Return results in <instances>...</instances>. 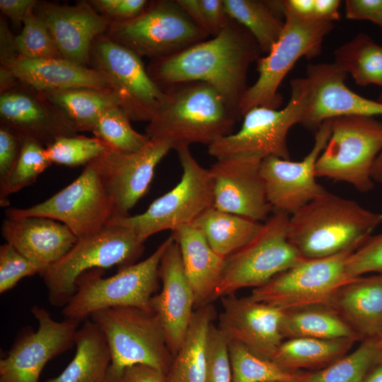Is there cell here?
Masks as SVG:
<instances>
[{
    "mask_svg": "<svg viewBox=\"0 0 382 382\" xmlns=\"http://www.w3.org/2000/svg\"><path fill=\"white\" fill-rule=\"evenodd\" d=\"M158 276L162 289L151 298V306L161 323L174 357L195 311V295L184 270L179 246L173 236L161 257Z\"/></svg>",
    "mask_w": 382,
    "mask_h": 382,
    "instance_id": "obj_24",
    "label": "cell"
},
{
    "mask_svg": "<svg viewBox=\"0 0 382 382\" xmlns=\"http://www.w3.org/2000/svg\"><path fill=\"white\" fill-rule=\"evenodd\" d=\"M191 18L209 36L218 35L224 27L227 16L223 0H177Z\"/></svg>",
    "mask_w": 382,
    "mask_h": 382,
    "instance_id": "obj_43",
    "label": "cell"
},
{
    "mask_svg": "<svg viewBox=\"0 0 382 382\" xmlns=\"http://www.w3.org/2000/svg\"><path fill=\"white\" fill-rule=\"evenodd\" d=\"M15 47L18 56L28 59L62 57L47 25L34 10L23 19L22 31L15 37Z\"/></svg>",
    "mask_w": 382,
    "mask_h": 382,
    "instance_id": "obj_42",
    "label": "cell"
},
{
    "mask_svg": "<svg viewBox=\"0 0 382 382\" xmlns=\"http://www.w3.org/2000/svg\"><path fill=\"white\" fill-rule=\"evenodd\" d=\"M0 120L1 127L45 147L59 137L78 132L61 110L41 93L19 81L1 93Z\"/></svg>",
    "mask_w": 382,
    "mask_h": 382,
    "instance_id": "obj_20",
    "label": "cell"
},
{
    "mask_svg": "<svg viewBox=\"0 0 382 382\" xmlns=\"http://www.w3.org/2000/svg\"><path fill=\"white\" fill-rule=\"evenodd\" d=\"M362 382H382V358L372 366Z\"/></svg>",
    "mask_w": 382,
    "mask_h": 382,
    "instance_id": "obj_54",
    "label": "cell"
},
{
    "mask_svg": "<svg viewBox=\"0 0 382 382\" xmlns=\"http://www.w3.org/2000/svg\"><path fill=\"white\" fill-rule=\"evenodd\" d=\"M204 382H232L227 341L213 323L209 335V357Z\"/></svg>",
    "mask_w": 382,
    "mask_h": 382,
    "instance_id": "obj_46",
    "label": "cell"
},
{
    "mask_svg": "<svg viewBox=\"0 0 382 382\" xmlns=\"http://www.w3.org/2000/svg\"><path fill=\"white\" fill-rule=\"evenodd\" d=\"M381 358L379 339L364 340L354 349L327 367L308 374L304 382H362Z\"/></svg>",
    "mask_w": 382,
    "mask_h": 382,
    "instance_id": "obj_38",
    "label": "cell"
},
{
    "mask_svg": "<svg viewBox=\"0 0 382 382\" xmlns=\"http://www.w3.org/2000/svg\"><path fill=\"white\" fill-rule=\"evenodd\" d=\"M232 382H304L308 374L286 370L236 342H227Z\"/></svg>",
    "mask_w": 382,
    "mask_h": 382,
    "instance_id": "obj_37",
    "label": "cell"
},
{
    "mask_svg": "<svg viewBox=\"0 0 382 382\" xmlns=\"http://www.w3.org/2000/svg\"><path fill=\"white\" fill-rule=\"evenodd\" d=\"M22 139L5 127L0 128V190L9 178L19 158Z\"/></svg>",
    "mask_w": 382,
    "mask_h": 382,
    "instance_id": "obj_48",
    "label": "cell"
},
{
    "mask_svg": "<svg viewBox=\"0 0 382 382\" xmlns=\"http://www.w3.org/2000/svg\"><path fill=\"white\" fill-rule=\"evenodd\" d=\"M340 2L338 0H315L314 18L332 23L337 21L340 19Z\"/></svg>",
    "mask_w": 382,
    "mask_h": 382,
    "instance_id": "obj_52",
    "label": "cell"
},
{
    "mask_svg": "<svg viewBox=\"0 0 382 382\" xmlns=\"http://www.w3.org/2000/svg\"><path fill=\"white\" fill-rule=\"evenodd\" d=\"M120 382H166V375L151 367L135 365L126 369Z\"/></svg>",
    "mask_w": 382,
    "mask_h": 382,
    "instance_id": "obj_51",
    "label": "cell"
},
{
    "mask_svg": "<svg viewBox=\"0 0 382 382\" xmlns=\"http://www.w3.org/2000/svg\"><path fill=\"white\" fill-rule=\"evenodd\" d=\"M376 25H379L381 28H382V14L379 18V20L378 21Z\"/></svg>",
    "mask_w": 382,
    "mask_h": 382,
    "instance_id": "obj_55",
    "label": "cell"
},
{
    "mask_svg": "<svg viewBox=\"0 0 382 382\" xmlns=\"http://www.w3.org/2000/svg\"><path fill=\"white\" fill-rule=\"evenodd\" d=\"M74 342L73 359L59 376L45 382H106L111 354L100 328L91 320H85Z\"/></svg>",
    "mask_w": 382,
    "mask_h": 382,
    "instance_id": "obj_30",
    "label": "cell"
},
{
    "mask_svg": "<svg viewBox=\"0 0 382 382\" xmlns=\"http://www.w3.org/2000/svg\"><path fill=\"white\" fill-rule=\"evenodd\" d=\"M281 35L269 53L257 61L258 77L243 94L238 107L240 116L258 106L278 109L282 103L280 83L301 57L318 56L333 23L315 18H300L284 13Z\"/></svg>",
    "mask_w": 382,
    "mask_h": 382,
    "instance_id": "obj_9",
    "label": "cell"
},
{
    "mask_svg": "<svg viewBox=\"0 0 382 382\" xmlns=\"http://www.w3.org/2000/svg\"><path fill=\"white\" fill-rule=\"evenodd\" d=\"M22 139L19 158L4 187L0 190L1 207L9 205V196L33 184L52 163L45 154V147L30 139Z\"/></svg>",
    "mask_w": 382,
    "mask_h": 382,
    "instance_id": "obj_40",
    "label": "cell"
},
{
    "mask_svg": "<svg viewBox=\"0 0 382 382\" xmlns=\"http://www.w3.org/2000/svg\"><path fill=\"white\" fill-rule=\"evenodd\" d=\"M346 272L351 279L368 273L382 274V232L371 236L348 256Z\"/></svg>",
    "mask_w": 382,
    "mask_h": 382,
    "instance_id": "obj_45",
    "label": "cell"
},
{
    "mask_svg": "<svg viewBox=\"0 0 382 382\" xmlns=\"http://www.w3.org/2000/svg\"><path fill=\"white\" fill-rule=\"evenodd\" d=\"M106 150V146L95 137L74 134L57 138L45 147V154L51 163L74 167L87 165Z\"/></svg>",
    "mask_w": 382,
    "mask_h": 382,
    "instance_id": "obj_41",
    "label": "cell"
},
{
    "mask_svg": "<svg viewBox=\"0 0 382 382\" xmlns=\"http://www.w3.org/2000/svg\"><path fill=\"white\" fill-rule=\"evenodd\" d=\"M163 90L166 99L146 128L150 139L169 140L175 149L193 143L209 146L232 134L240 115L209 84L190 81Z\"/></svg>",
    "mask_w": 382,
    "mask_h": 382,
    "instance_id": "obj_3",
    "label": "cell"
},
{
    "mask_svg": "<svg viewBox=\"0 0 382 382\" xmlns=\"http://www.w3.org/2000/svg\"><path fill=\"white\" fill-rule=\"evenodd\" d=\"M329 120L331 134L317 159L316 177L347 183L361 192L371 191L373 166L382 151V122L362 115Z\"/></svg>",
    "mask_w": 382,
    "mask_h": 382,
    "instance_id": "obj_10",
    "label": "cell"
},
{
    "mask_svg": "<svg viewBox=\"0 0 382 382\" xmlns=\"http://www.w3.org/2000/svg\"><path fill=\"white\" fill-rule=\"evenodd\" d=\"M1 64L18 55L15 47V37L8 29L6 23L1 21Z\"/></svg>",
    "mask_w": 382,
    "mask_h": 382,
    "instance_id": "obj_53",
    "label": "cell"
},
{
    "mask_svg": "<svg viewBox=\"0 0 382 382\" xmlns=\"http://www.w3.org/2000/svg\"><path fill=\"white\" fill-rule=\"evenodd\" d=\"M345 13L349 19L366 20L376 24L382 14V0H347Z\"/></svg>",
    "mask_w": 382,
    "mask_h": 382,
    "instance_id": "obj_49",
    "label": "cell"
},
{
    "mask_svg": "<svg viewBox=\"0 0 382 382\" xmlns=\"http://www.w3.org/2000/svg\"><path fill=\"white\" fill-rule=\"evenodd\" d=\"M377 100L382 103V92H381V95H380V96H379V98H378V99Z\"/></svg>",
    "mask_w": 382,
    "mask_h": 382,
    "instance_id": "obj_57",
    "label": "cell"
},
{
    "mask_svg": "<svg viewBox=\"0 0 382 382\" xmlns=\"http://www.w3.org/2000/svg\"><path fill=\"white\" fill-rule=\"evenodd\" d=\"M40 274L38 267L6 243L0 246V293L13 288L23 278Z\"/></svg>",
    "mask_w": 382,
    "mask_h": 382,
    "instance_id": "obj_44",
    "label": "cell"
},
{
    "mask_svg": "<svg viewBox=\"0 0 382 382\" xmlns=\"http://www.w3.org/2000/svg\"><path fill=\"white\" fill-rule=\"evenodd\" d=\"M261 52L252 35L228 17L216 36L169 57L153 59L146 70L162 89L190 81L208 83L239 113L241 100L248 88V68Z\"/></svg>",
    "mask_w": 382,
    "mask_h": 382,
    "instance_id": "obj_1",
    "label": "cell"
},
{
    "mask_svg": "<svg viewBox=\"0 0 382 382\" xmlns=\"http://www.w3.org/2000/svg\"><path fill=\"white\" fill-rule=\"evenodd\" d=\"M289 216L274 212L248 244L225 258L214 300L241 289L260 287L303 258L288 240Z\"/></svg>",
    "mask_w": 382,
    "mask_h": 382,
    "instance_id": "obj_12",
    "label": "cell"
},
{
    "mask_svg": "<svg viewBox=\"0 0 382 382\" xmlns=\"http://www.w3.org/2000/svg\"><path fill=\"white\" fill-rule=\"evenodd\" d=\"M218 328L227 342H238L254 354L272 360L284 340V311L235 294L222 296Z\"/></svg>",
    "mask_w": 382,
    "mask_h": 382,
    "instance_id": "obj_21",
    "label": "cell"
},
{
    "mask_svg": "<svg viewBox=\"0 0 382 382\" xmlns=\"http://www.w3.org/2000/svg\"><path fill=\"white\" fill-rule=\"evenodd\" d=\"M291 93L282 109L255 107L243 116L241 129L208 146V153L216 159L239 155H255L261 158L276 156L290 160L287 134L303 121L308 105V85L305 78L291 81Z\"/></svg>",
    "mask_w": 382,
    "mask_h": 382,
    "instance_id": "obj_11",
    "label": "cell"
},
{
    "mask_svg": "<svg viewBox=\"0 0 382 382\" xmlns=\"http://www.w3.org/2000/svg\"><path fill=\"white\" fill-rule=\"evenodd\" d=\"M126 112L120 106H115L99 117L92 132L108 150L122 153L136 151L150 138L134 130Z\"/></svg>",
    "mask_w": 382,
    "mask_h": 382,
    "instance_id": "obj_39",
    "label": "cell"
},
{
    "mask_svg": "<svg viewBox=\"0 0 382 382\" xmlns=\"http://www.w3.org/2000/svg\"><path fill=\"white\" fill-rule=\"evenodd\" d=\"M262 160L255 155L216 159L209 168L214 207L258 222L267 220L273 209L261 175Z\"/></svg>",
    "mask_w": 382,
    "mask_h": 382,
    "instance_id": "obj_19",
    "label": "cell"
},
{
    "mask_svg": "<svg viewBox=\"0 0 382 382\" xmlns=\"http://www.w3.org/2000/svg\"><path fill=\"white\" fill-rule=\"evenodd\" d=\"M90 318L103 332L110 351L106 382H120L125 370L135 365L167 374L173 355L156 313L115 307L98 311Z\"/></svg>",
    "mask_w": 382,
    "mask_h": 382,
    "instance_id": "obj_5",
    "label": "cell"
},
{
    "mask_svg": "<svg viewBox=\"0 0 382 382\" xmlns=\"http://www.w3.org/2000/svg\"><path fill=\"white\" fill-rule=\"evenodd\" d=\"M171 238L170 236L145 260L109 277H103L102 269L83 273L76 280L75 294L63 307L64 318L80 323L98 311L115 307L154 313L151 300L158 288L160 262Z\"/></svg>",
    "mask_w": 382,
    "mask_h": 382,
    "instance_id": "obj_4",
    "label": "cell"
},
{
    "mask_svg": "<svg viewBox=\"0 0 382 382\" xmlns=\"http://www.w3.org/2000/svg\"><path fill=\"white\" fill-rule=\"evenodd\" d=\"M1 231L7 243L38 267L40 275L60 260L78 239L65 224L42 216L6 217Z\"/></svg>",
    "mask_w": 382,
    "mask_h": 382,
    "instance_id": "obj_25",
    "label": "cell"
},
{
    "mask_svg": "<svg viewBox=\"0 0 382 382\" xmlns=\"http://www.w3.org/2000/svg\"><path fill=\"white\" fill-rule=\"evenodd\" d=\"M329 306L360 341L382 338V274L347 282L335 292Z\"/></svg>",
    "mask_w": 382,
    "mask_h": 382,
    "instance_id": "obj_27",
    "label": "cell"
},
{
    "mask_svg": "<svg viewBox=\"0 0 382 382\" xmlns=\"http://www.w3.org/2000/svg\"><path fill=\"white\" fill-rule=\"evenodd\" d=\"M215 316L211 303L195 309L185 338L166 374V382L205 381L209 329Z\"/></svg>",
    "mask_w": 382,
    "mask_h": 382,
    "instance_id": "obj_29",
    "label": "cell"
},
{
    "mask_svg": "<svg viewBox=\"0 0 382 382\" xmlns=\"http://www.w3.org/2000/svg\"><path fill=\"white\" fill-rule=\"evenodd\" d=\"M379 346H380V348L382 351V338L379 339Z\"/></svg>",
    "mask_w": 382,
    "mask_h": 382,
    "instance_id": "obj_56",
    "label": "cell"
},
{
    "mask_svg": "<svg viewBox=\"0 0 382 382\" xmlns=\"http://www.w3.org/2000/svg\"><path fill=\"white\" fill-rule=\"evenodd\" d=\"M175 150L183 174L170 191L155 199L143 213L126 217H112L106 225H119L134 231L142 240L165 230L173 231L192 225L203 212L214 207L213 182L209 169L202 167L189 146Z\"/></svg>",
    "mask_w": 382,
    "mask_h": 382,
    "instance_id": "obj_7",
    "label": "cell"
},
{
    "mask_svg": "<svg viewBox=\"0 0 382 382\" xmlns=\"http://www.w3.org/2000/svg\"><path fill=\"white\" fill-rule=\"evenodd\" d=\"M34 11L47 25L62 57L86 66L95 40L106 33L111 22L89 1L75 6L41 1Z\"/></svg>",
    "mask_w": 382,
    "mask_h": 382,
    "instance_id": "obj_23",
    "label": "cell"
},
{
    "mask_svg": "<svg viewBox=\"0 0 382 382\" xmlns=\"http://www.w3.org/2000/svg\"><path fill=\"white\" fill-rule=\"evenodd\" d=\"M382 223V213L326 190L289 216L287 237L301 257L356 250Z\"/></svg>",
    "mask_w": 382,
    "mask_h": 382,
    "instance_id": "obj_2",
    "label": "cell"
},
{
    "mask_svg": "<svg viewBox=\"0 0 382 382\" xmlns=\"http://www.w3.org/2000/svg\"><path fill=\"white\" fill-rule=\"evenodd\" d=\"M105 35L141 58L152 60L173 55L209 36L177 0L151 1L135 18L111 21Z\"/></svg>",
    "mask_w": 382,
    "mask_h": 382,
    "instance_id": "obj_8",
    "label": "cell"
},
{
    "mask_svg": "<svg viewBox=\"0 0 382 382\" xmlns=\"http://www.w3.org/2000/svg\"><path fill=\"white\" fill-rule=\"evenodd\" d=\"M37 3L36 0H1L0 10L14 25L18 26L23 24L27 13L35 10Z\"/></svg>",
    "mask_w": 382,
    "mask_h": 382,
    "instance_id": "obj_50",
    "label": "cell"
},
{
    "mask_svg": "<svg viewBox=\"0 0 382 382\" xmlns=\"http://www.w3.org/2000/svg\"><path fill=\"white\" fill-rule=\"evenodd\" d=\"M5 213L8 218L60 221L78 238L97 233L114 215L111 200L90 163L71 183L45 201L28 208H7Z\"/></svg>",
    "mask_w": 382,
    "mask_h": 382,
    "instance_id": "obj_15",
    "label": "cell"
},
{
    "mask_svg": "<svg viewBox=\"0 0 382 382\" xmlns=\"http://www.w3.org/2000/svg\"><path fill=\"white\" fill-rule=\"evenodd\" d=\"M144 241L132 229L106 225L93 234L79 238L72 248L40 276L54 306H64L76 292L77 279L85 272L134 263L144 250Z\"/></svg>",
    "mask_w": 382,
    "mask_h": 382,
    "instance_id": "obj_6",
    "label": "cell"
},
{
    "mask_svg": "<svg viewBox=\"0 0 382 382\" xmlns=\"http://www.w3.org/2000/svg\"><path fill=\"white\" fill-rule=\"evenodd\" d=\"M93 8L110 21H126L135 18L145 8L146 0H92Z\"/></svg>",
    "mask_w": 382,
    "mask_h": 382,
    "instance_id": "obj_47",
    "label": "cell"
},
{
    "mask_svg": "<svg viewBox=\"0 0 382 382\" xmlns=\"http://www.w3.org/2000/svg\"><path fill=\"white\" fill-rule=\"evenodd\" d=\"M334 63L356 83L382 87V46L364 33H359L334 52Z\"/></svg>",
    "mask_w": 382,
    "mask_h": 382,
    "instance_id": "obj_35",
    "label": "cell"
},
{
    "mask_svg": "<svg viewBox=\"0 0 382 382\" xmlns=\"http://www.w3.org/2000/svg\"><path fill=\"white\" fill-rule=\"evenodd\" d=\"M330 134V120H327L316 131L313 146L302 161H291L276 156L262 160L261 175L274 212L291 215L325 190L316 181V163Z\"/></svg>",
    "mask_w": 382,
    "mask_h": 382,
    "instance_id": "obj_18",
    "label": "cell"
},
{
    "mask_svg": "<svg viewBox=\"0 0 382 382\" xmlns=\"http://www.w3.org/2000/svg\"><path fill=\"white\" fill-rule=\"evenodd\" d=\"M1 66L40 93L79 88L112 90L103 72L62 57L32 59L17 55Z\"/></svg>",
    "mask_w": 382,
    "mask_h": 382,
    "instance_id": "obj_26",
    "label": "cell"
},
{
    "mask_svg": "<svg viewBox=\"0 0 382 382\" xmlns=\"http://www.w3.org/2000/svg\"><path fill=\"white\" fill-rule=\"evenodd\" d=\"M90 61L110 79L120 107L131 120L149 122L154 117L166 93L150 77L139 56L102 35L92 45Z\"/></svg>",
    "mask_w": 382,
    "mask_h": 382,
    "instance_id": "obj_14",
    "label": "cell"
},
{
    "mask_svg": "<svg viewBox=\"0 0 382 382\" xmlns=\"http://www.w3.org/2000/svg\"><path fill=\"white\" fill-rule=\"evenodd\" d=\"M41 93L66 115L78 132H92L105 111L120 106L119 98L112 89L79 88Z\"/></svg>",
    "mask_w": 382,
    "mask_h": 382,
    "instance_id": "obj_33",
    "label": "cell"
},
{
    "mask_svg": "<svg viewBox=\"0 0 382 382\" xmlns=\"http://www.w3.org/2000/svg\"><path fill=\"white\" fill-rule=\"evenodd\" d=\"M356 342L350 339H286L272 360L288 371L301 367L328 366L351 351Z\"/></svg>",
    "mask_w": 382,
    "mask_h": 382,
    "instance_id": "obj_34",
    "label": "cell"
},
{
    "mask_svg": "<svg viewBox=\"0 0 382 382\" xmlns=\"http://www.w3.org/2000/svg\"><path fill=\"white\" fill-rule=\"evenodd\" d=\"M347 75L334 62L308 66V105L301 123L305 128L316 132L325 120L342 115H382V103L350 90Z\"/></svg>",
    "mask_w": 382,
    "mask_h": 382,
    "instance_id": "obj_22",
    "label": "cell"
},
{
    "mask_svg": "<svg viewBox=\"0 0 382 382\" xmlns=\"http://www.w3.org/2000/svg\"><path fill=\"white\" fill-rule=\"evenodd\" d=\"M31 313L38 322L36 331L21 334L0 360V382H38L47 362L74 345L79 322L52 319L44 308L35 306Z\"/></svg>",
    "mask_w": 382,
    "mask_h": 382,
    "instance_id": "obj_17",
    "label": "cell"
},
{
    "mask_svg": "<svg viewBox=\"0 0 382 382\" xmlns=\"http://www.w3.org/2000/svg\"><path fill=\"white\" fill-rule=\"evenodd\" d=\"M172 149L169 140L150 139L136 151L108 149L90 162L111 200L112 217L129 216V211L147 192L156 166Z\"/></svg>",
    "mask_w": 382,
    "mask_h": 382,
    "instance_id": "obj_16",
    "label": "cell"
},
{
    "mask_svg": "<svg viewBox=\"0 0 382 382\" xmlns=\"http://www.w3.org/2000/svg\"><path fill=\"white\" fill-rule=\"evenodd\" d=\"M281 330L284 340L310 337L360 341L349 325L330 306H312L284 311Z\"/></svg>",
    "mask_w": 382,
    "mask_h": 382,
    "instance_id": "obj_32",
    "label": "cell"
},
{
    "mask_svg": "<svg viewBox=\"0 0 382 382\" xmlns=\"http://www.w3.org/2000/svg\"><path fill=\"white\" fill-rule=\"evenodd\" d=\"M354 251L321 258H302L265 284L253 289L250 296L283 311L329 306L338 289L352 280L346 272V262Z\"/></svg>",
    "mask_w": 382,
    "mask_h": 382,
    "instance_id": "obj_13",
    "label": "cell"
},
{
    "mask_svg": "<svg viewBox=\"0 0 382 382\" xmlns=\"http://www.w3.org/2000/svg\"><path fill=\"white\" fill-rule=\"evenodd\" d=\"M227 16L243 26L254 37L262 52L267 54L279 39L281 21L268 1L223 0Z\"/></svg>",
    "mask_w": 382,
    "mask_h": 382,
    "instance_id": "obj_36",
    "label": "cell"
},
{
    "mask_svg": "<svg viewBox=\"0 0 382 382\" xmlns=\"http://www.w3.org/2000/svg\"><path fill=\"white\" fill-rule=\"evenodd\" d=\"M178 243L186 276L195 295V309L211 303L220 282L225 258L216 253L192 225L170 234Z\"/></svg>",
    "mask_w": 382,
    "mask_h": 382,
    "instance_id": "obj_28",
    "label": "cell"
},
{
    "mask_svg": "<svg viewBox=\"0 0 382 382\" xmlns=\"http://www.w3.org/2000/svg\"><path fill=\"white\" fill-rule=\"evenodd\" d=\"M262 224L212 207L199 216L192 226L204 236L216 253L226 258L248 244Z\"/></svg>",
    "mask_w": 382,
    "mask_h": 382,
    "instance_id": "obj_31",
    "label": "cell"
}]
</instances>
